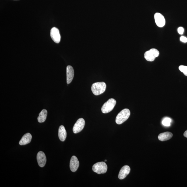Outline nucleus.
Wrapping results in <instances>:
<instances>
[{
    "label": "nucleus",
    "instance_id": "nucleus-19",
    "mask_svg": "<svg viewBox=\"0 0 187 187\" xmlns=\"http://www.w3.org/2000/svg\"><path fill=\"white\" fill-rule=\"evenodd\" d=\"M178 31L179 34L182 35L184 33V29L183 27H180L178 29Z\"/></svg>",
    "mask_w": 187,
    "mask_h": 187
},
{
    "label": "nucleus",
    "instance_id": "nucleus-3",
    "mask_svg": "<svg viewBox=\"0 0 187 187\" xmlns=\"http://www.w3.org/2000/svg\"><path fill=\"white\" fill-rule=\"evenodd\" d=\"M116 101L113 98H110L103 104L101 108L102 113H107L111 111L116 105Z\"/></svg>",
    "mask_w": 187,
    "mask_h": 187
},
{
    "label": "nucleus",
    "instance_id": "nucleus-15",
    "mask_svg": "<svg viewBox=\"0 0 187 187\" xmlns=\"http://www.w3.org/2000/svg\"><path fill=\"white\" fill-rule=\"evenodd\" d=\"M173 134L169 132H166L160 134L158 135V138L159 140L164 141L169 140L173 137Z\"/></svg>",
    "mask_w": 187,
    "mask_h": 187
},
{
    "label": "nucleus",
    "instance_id": "nucleus-18",
    "mask_svg": "<svg viewBox=\"0 0 187 187\" xmlns=\"http://www.w3.org/2000/svg\"><path fill=\"white\" fill-rule=\"evenodd\" d=\"M179 69L181 72L184 74L185 76H187V66L181 65L179 66Z\"/></svg>",
    "mask_w": 187,
    "mask_h": 187
},
{
    "label": "nucleus",
    "instance_id": "nucleus-14",
    "mask_svg": "<svg viewBox=\"0 0 187 187\" xmlns=\"http://www.w3.org/2000/svg\"><path fill=\"white\" fill-rule=\"evenodd\" d=\"M58 136L61 141H64L65 140L67 137V132L63 125H61L59 128Z\"/></svg>",
    "mask_w": 187,
    "mask_h": 187
},
{
    "label": "nucleus",
    "instance_id": "nucleus-6",
    "mask_svg": "<svg viewBox=\"0 0 187 187\" xmlns=\"http://www.w3.org/2000/svg\"><path fill=\"white\" fill-rule=\"evenodd\" d=\"M85 125V121L82 118H80L75 124L73 131L74 133H77L80 132L83 129Z\"/></svg>",
    "mask_w": 187,
    "mask_h": 187
},
{
    "label": "nucleus",
    "instance_id": "nucleus-4",
    "mask_svg": "<svg viewBox=\"0 0 187 187\" xmlns=\"http://www.w3.org/2000/svg\"><path fill=\"white\" fill-rule=\"evenodd\" d=\"M107 165L104 162L96 163L93 165L92 167V171L99 174L106 173L107 172Z\"/></svg>",
    "mask_w": 187,
    "mask_h": 187
},
{
    "label": "nucleus",
    "instance_id": "nucleus-9",
    "mask_svg": "<svg viewBox=\"0 0 187 187\" xmlns=\"http://www.w3.org/2000/svg\"><path fill=\"white\" fill-rule=\"evenodd\" d=\"M37 160L39 166L44 167L46 164L47 158L45 153L42 151H39L37 155Z\"/></svg>",
    "mask_w": 187,
    "mask_h": 187
},
{
    "label": "nucleus",
    "instance_id": "nucleus-16",
    "mask_svg": "<svg viewBox=\"0 0 187 187\" xmlns=\"http://www.w3.org/2000/svg\"><path fill=\"white\" fill-rule=\"evenodd\" d=\"M47 113V110L43 109L39 114V116L37 118V120L39 123H43L46 121V119Z\"/></svg>",
    "mask_w": 187,
    "mask_h": 187
},
{
    "label": "nucleus",
    "instance_id": "nucleus-11",
    "mask_svg": "<svg viewBox=\"0 0 187 187\" xmlns=\"http://www.w3.org/2000/svg\"><path fill=\"white\" fill-rule=\"evenodd\" d=\"M130 171V168L128 165L124 166L121 168L118 176V178L120 180H123L127 176Z\"/></svg>",
    "mask_w": 187,
    "mask_h": 187
},
{
    "label": "nucleus",
    "instance_id": "nucleus-12",
    "mask_svg": "<svg viewBox=\"0 0 187 187\" xmlns=\"http://www.w3.org/2000/svg\"><path fill=\"white\" fill-rule=\"evenodd\" d=\"M74 75L73 68L71 66H68L67 67V84L71 82Z\"/></svg>",
    "mask_w": 187,
    "mask_h": 187
},
{
    "label": "nucleus",
    "instance_id": "nucleus-1",
    "mask_svg": "<svg viewBox=\"0 0 187 187\" xmlns=\"http://www.w3.org/2000/svg\"><path fill=\"white\" fill-rule=\"evenodd\" d=\"M107 87L105 82H97L92 84L91 90L94 95H101L105 92Z\"/></svg>",
    "mask_w": 187,
    "mask_h": 187
},
{
    "label": "nucleus",
    "instance_id": "nucleus-21",
    "mask_svg": "<svg viewBox=\"0 0 187 187\" xmlns=\"http://www.w3.org/2000/svg\"><path fill=\"white\" fill-rule=\"evenodd\" d=\"M184 136L185 137H186L187 138V130L184 133Z\"/></svg>",
    "mask_w": 187,
    "mask_h": 187
},
{
    "label": "nucleus",
    "instance_id": "nucleus-8",
    "mask_svg": "<svg viewBox=\"0 0 187 187\" xmlns=\"http://www.w3.org/2000/svg\"><path fill=\"white\" fill-rule=\"evenodd\" d=\"M154 19L157 26L160 27L164 26L166 21L163 15L161 14L157 13L154 15Z\"/></svg>",
    "mask_w": 187,
    "mask_h": 187
},
{
    "label": "nucleus",
    "instance_id": "nucleus-22",
    "mask_svg": "<svg viewBox=\"0 0 187 187\" xmlns=\"http://www.w3.org/2000/svg\"><path fill=\"white\" fill-rule=\"evenodd\" d=\"M107 161V160H105V161Z\"/></svg>",
    "mask_w": 187,
    "mask_h": 187
},
{
    "label": "nucleus",
    "instance_id": "nucleus-7",
    "mask_svg": "<svg viewBox=\"0 0 187 187\" xmlns=\"http://www.w3.org/2000/svg\"><path fill=\"white\" fill-rule=\"evenodd\" d=\"M50 36L55 43H58L60 42L61 36L59 31L57 28L54 27L51 29Z\"/></svg>",
    "mask_w": 187,
    "mask_h": 187
},
{
    "label": "nucleus",
    "instance_id": "nucleus-2",
    "mask_svg": "<svg viewBox=\"0 0 187 187\" xmlns=\"http://www.w3.org/2000/svg\"><path fill=\"white\" fill-rule=\"evenodd\" d=\"M130 115V112L129 109H125L118 114L116 118L115 122L118 125H121L125 122Z\"/></svg>",
    "mask_w": 187,
    "mask_h": 187
},
{
    "label": "nucleus",
    "instance_id": "nucleus-17",
    "mask_svg": "<svg viewBox=\"0 0 187 187\" xmlns=\"http://www.w3.org/2000/svg\"><path fill=\"white\" fill-rule=\"evenodd\" d=\"M172 120L169 118H166L163 120L162 121L163 125L165 126L169 127L171 125Z\"/></svg>",
    "mask_w": 187,
    "mask_h": 187
},
{
    "label": "nucleus",
    "instance_id": "nucleus-20",
    "mask_svg": "<svg viewBox=\"0 0 187 187\" xmlns=\"http://www.w3.org/2000/svg\"><path fill=\"white\" fill-rule=\"evenodd\" d=\"M180 40L181 42L184 43H186L187 42V38L186 37L184 36L181 37Z\"/></svg>",
    "mask_w": 187,
    "mask_h": 187
},
{
    "label": "nucleus",
    "instance_id": "nucleus-5",
    "mask_svg": "<svg viewBox=\"0 0 187 187\" xmlns=\"http://www.w3.org/2000/svg\"><path fill=\"white\" fill-rule=\"evenodd\" d=\"M159 54V51L155 49H151L145 52L144 54L145 58L148 62H153Z\"/></svg>",
    "mask_w": 187,
    "mask_h": 187
},
{
    "label": "nucleus",
    "instance_id": "nucleus-13",
    "mask_svg": "<svg viewBox=\"0 0 187 187\" xmlns=\"http://www.w3.org/2000/svg\"><path fill=\"white\" fill-rule=\"evenodd\" d=\"M32 139V136L30 133H27L24 135L19 142L20 145H26L30 143Z\"/></svg>",
    "mask_w": 187,
    "mask_h": 187
},
{
    "label": "nucleus",
    "instance_id": "nucleus-10",
    "mask_svg": "<svg viewBox=\"0 0 187 187\" xmlns=\"http://www.w3.org/2000/svg\"><path fill=\"white\" fill-rule=\"evenodd\" d=\"M80 163L77 157L73 155L71 159L70 163V167L72 172H75L79 166Z\"/></svg>",
    "mask_w": 187,
    "mask_h": 187
}]
</instances>
